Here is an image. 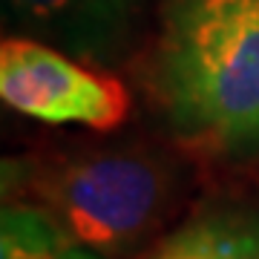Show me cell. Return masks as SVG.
I'll return each mask as SVG.
<instances>
[{"mask_svg":"<svg viewBox=\"0 0 259 259\" xmlns=\"http://www.w3.org/2000/svg\"><path fill=\"white\" fill-rule=\"evenodd\" d=\"M139 78L182 150L259 156V0H161Z\"/></svg>","mask_w":259,"mask_h":259,"instance_id":"obj_1","label":"cell"},{"mask_svg":"<svg viewBox=\"0 0 259 259\" xmlns=\"http://www.w3.org/2000/svg\"><path fill=\"white\" fill-rule=\"evenodd\" d=\"M185 153L153 141H81L6 161L3 187L12 202L47 210L87 250L130 259L185 207L193 185Z\"/></svg>","mask_w":259,"mask_h":259,"instance_id":"obj_2","label":"cell"},{"mask_svg":"<svg viewBox=\"0 0 259 259\" xmlns=\"http://www.w3.org/2000/svg\"><path fill=\"white\" fill-rule=\"evenodd\" d=\"M0 93L23 115L47 124L115 130L130 112L127 87L37 37H6L0 47Z\"/></svg>","mask_w":259,"mask_h":259,"instance_id":"obj_3","label":"cell"},{"mask_svg":"<svg viewBox=\"0 0 259 259\" xmlns=\"http://www.w3.org/2000/svg\"><path fill=\"white\" fill-rule=\"evenodd\" d=\"M32 37L93 66H112L130 52L144 0H6Z\"/></svg>","mask_w":259,"mask_h":259,"instance_id":"obj_4","label":"cell"},{"mask_svg":"<svg viewBox=\"0 0 259 259\" xmlns=\"http://www.w3.org/2000/svg\"><path fill=\"white\" fill-rule=\"evenodd\" d=\"M150 259H259V199L222 196L202 204Z\"/></svg>","mask_w":259,"mask_h":259,"instance_id":"obj_5","label":"cell"},{"mask_svg":"<svg viewBox=\"0 0 259 259\" xmlns=\"http://www.w3.org/2000/svg\"><path fill=\"white\" fill-rule=\"evenodd\" d=\"M0 259H104L66 236L61 225L29 202H6L0 222Z\"/></svg>","mask_w":259,"mask_h":259,"instance_id":"obj_6","label":"cell"}]
</instances>
